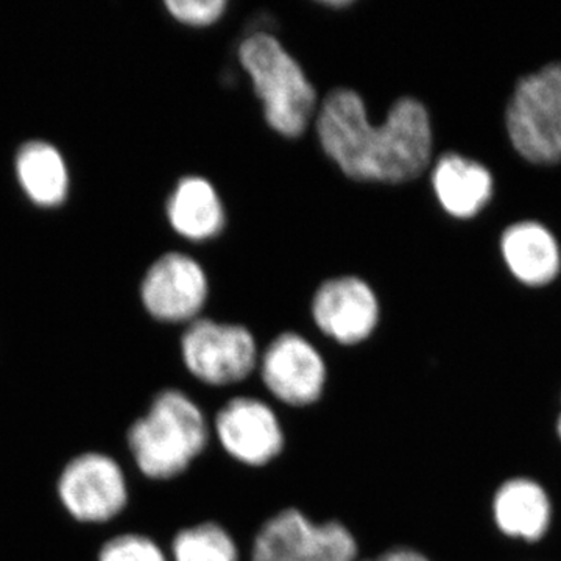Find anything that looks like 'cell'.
<instances>
[{
    "label": "cell",
    "instance_id": "cell-19",
    "mask_svg": "<svg viewBox=\"0 0 561 561\" xmlns=\"http://www.w3.org/2000/svg\"><path fill=\"white\" fill-rule=\"evenodd\" d=\"M169 13L183 24L206 27L220 20L227 10L225 0H169Z\"/></svg>",
    "mask_w": 561,
    "mask_h": 561
},
{
    "label": "cell",
    "instance_id": "cell-14",
    "mask_svg": "<svg viewBox=\"0 0 561 561\" xmlns=\"http://www.w3.org/2000/svg\"><path fill=\"white\" fill-rule=\"evenodd\" d=\"M432 186L446 213L470 219L481 213L493 194V179L481 162L448 153L432 172Z\"/></svg>",
    "mask_w": 561,
    "mask_h": 561
},
{
    "label": "cell",
    "instance_id": "cell-1",
    "mask_svg": "<svg viewBox=\"0 0 561 561\" xmlns=\"http://www.w3.org/2000/svg\"><path fill=\"white\" fill-rule=\"evenodd\" d=\"M324 153L356 181L400 184L419 179L432 158L431 117L416 99H400L373 127L357 92L334 90L317 116Z\"/></svg>",
    "mask_w": 561,
    "mask_h": 561
},
{
    "label": "cell",
    "instance_id": "cell-15",
    "mask_svg": "<svg viewBox=\"0 0 561 561\" xmlns=\"http://www.w3.org/2000/svg\"><path fill=\"white\" fill-rule=\"evenodd\" d=\"M173 230L192 239L205 241L219 234L225 227V209L213 184L201 176L180 181L168 205Z\"/></svg>",
    "mask_w": 561,
    "mask_h": 561
},
{
    "label": "cell",
    "instance_id": "cell-22",
    "mask_svg": "<svg viewBox=\"0 0 561 561\" xmlns=\"http://www.w3.org/2000/svg\"><path fill=\"white\" fill-rule=\"evenodd\" d=\"M556 431H557V437H559L561 440V412H560L559 419H557Z\"/></svg>",
    "mask_w": 561,
    "mask_h": 561
},
{
    "label": "cell",
    "instance_id": "cell-6",
    "mask_svg": "<svg viewBox=\"0 0 561 561\" xmlns=\"http://www.w3.org/2000/svg\"><path fill=\"white\" fill-rule=\"evenodd\" d=\"M181 351L192 375L209 386H230L249 378L256 367L253 335L238 324L197 320L184 332Z\"/></svg>",
    "mask_w": 561,
    "mask_h": 561
},
{
    "label": "cell",
    "instance_id": "cell-11",
    "mask_svg": "<svg viewBox=\"0 0 561 561\" xmlns=\"http://www.w3.org/2000/svg\"><path fill=\"white\" fill-rule=\"evenodd\" d=\"M216 431L224 448L247 465L268 463L284 446L278 419L267 404L254 398H234L219 412Z\"/></svg>",
    "mask_w": 561,
    "mask_h": 561
},
{
    "label": "cell",
    "instance_id": "cell-5",
    "mask_svg": "<svg viewBox=\"0 0 561 561\" xmlns=\"http://www.w3.org/2000/svg\"><path fill=\"white\" fill-rule=\"evenodd\" d=\"M357 542L341 523L313 524L301 512L284 511L262 526L253 561H354Z\"/></svg>",
    "mask_w": 561,
    "mask_h": 561
},
{
    "label": "cell",
    "instance_id": "cell-21",
    "mask_svg": "<svg viewBox=\"0 0 561 561\" xmlns=\"http://www.w3.org/2000/svg\"><path fill=\"white\" fill-rule=\"evenodd\" d=\"M350 3L348 0H327L323 5L332 7V9H343V7H348Z\"/></svg>",
    "mask_w": 561,
    "mask_h": 561
},
{
    "label": "cell",
    "instance_id": "cell-18",
    "mask_svg": "<svg viewBox=\"0 0 561 561\" xmlns=\"http://www.w3.org/2000/svg\"><path fill=\"white\" fill-rule=\"evenodd\" d=\"M99 561H168L157 542L142 535L127 534L103 546Z\"/></svg>",
    "mask_w": 561,
    "mask_h": 561
},
{
    "label": "cell",
    "instance_id": "cell-12",
    "mask_svg": "<svg viewBox=\"0 0 561 561\" xmlns=\"http://www.w3.org/2000/svg\"><path fill=\"white\" fill-rule=\"evenodd\" d=\"M491 516L504 537L535 545L551 529L552 500L540 482L516 476L505 479L494 491Z\"/></svg>",
    "mask_w": 561,
    "mask_h": 561
},
{
    "label": "cell",
    "instance_id": "cell-16",
    "mask_svg": "<svg viewBox=\"0 0 561 561\" xmlns=\"http://www.w3.org/2000/svg\"><path fill=\"white\" fill-rule=\"evenodd\" d=\"M18 176L28 197L41 206L60 205L68 192L69 179L65 160L46 142L22 147L16 160Z\"/></svg>",
    "mask_w": 561,
    "mask_h": 561
},
{
    "label": "cell",
    "instance_id": "cell-7",
    "mask_svg": "<svg viewBox=\"0 0 561 561\" xmlns=\"http://www.w3.org/2000/svg\"><path fill=\"white\" fill-rule=\"evenodd\" d=\"M66 511L81 523H105L124 511L127 481L119 465L101 453H87L70 460L58 481Z\"/></svg>",
    "mask_w": 561,
    "mask_h": 561
},
{
    "label": "cell",
    "instance_id": "cell-13",
    "mask_svg": "<svg viewBox=\"0 0 561 561\" xmlns=\"http://www.w3.org/2000/svg\"><path fill=\"white\" fill-rule=\"evenodd\" d=\"M501 250L515 278L527 286H546L560 273L559 243L538 221H519L508 227L502 234Z\"/></svg>",
    "mask_w": 561,
    "mask_h": 561
},
{
    "label": "cell",
    "instance_id": "cell-20",
    "mask_svg": "<svg viewBox=\"0 0 561 561\" xmlns=\"http://www.w3.org/2000/svg\"><path fill=\"white\" fill-rule=\"evenodd\" d=\"M368 561H431L423 553L413 551V549H394L379 556L378 559Z\"/></svg>",
    "mask_w": 561,
    "mask_h": 561
},
{
    "label": "cell",
    "instance_id": "cell-8",
    "mask_svg": "<svg viewBox=\"0 0 561 561\" xmlns=\"http://www.w3.org/2000/svg\"><path fill=\"white\" fill-rule=\"evenodd\" d=\"M262 381L286 404L308 405L323 393L327 367L319 351L294 332L280 334L262 356Z\"/></svg>",
    "mask_w": 561,
    "mask_h": 561
},
{
    "label": "cell",
    "instance_id": "cell-9",
    "mask_svg": "<svg viewBox=\"0 0 561 561\" xmlns=\"http://www.w3.org/2000/svg\"><path fill=\"white\" fill-rule=\"evenodd\" d=\"M208 298V279L197 261L181 253L160 257L142 283L147 311L161 321L194 319Z\"/></svg>",
    "mask_w": 561,
    "mask_h": 561
},
{
    "label": "cell",
    "instance_id": "cell-10",
    "mask_svg": "<svg viewBox=\"0 0 561 561\" xmlns=\"http://www.w3.org/2000/svg\"><path fill=\"white\" fill-rule=\"evenodd\" d=\"M312 316L324 334L343 345H354L375 331L379 302L365 280L342 276L321 284L313 297Z\"/></svg>",
    "mask_w": 561,
    "mask_h": 561
},
{
    "label": "cell",
    "instance_id": "cell-4",
    "mask_svg": "<svg viewBox=\"0 0 561 561\" xmlns=\"http://www.w3.org/2000/svg\"><path fill=\"white\" fill-rule=\"evenodd\" d=\"M505 125L516 151L535 164L561 161V62L516 84Z\"/></svg>",
    "mask_w": 561,
    "mask_h": 561
},
{
    "label": "cell",
    "instance_id": "cell-17",
    "mask_svg": "<svg viewBox=\"0 0 561 561\" xmlns=\"http://www.w3.org/2000/svg\"><path fill=\"white\" fill-rule=\"evenodd\" d=\"M175 561H239L230 534L216 523L180 531L173 540Z\"/></svg>",
    "mask_w": 561,
    "mask_h": 561
},
{
    "label": "cell",
    "instance_id": "cell-3",
    "mask_svg": "<svg viewBox=\"0 0 561 561\" xmlns=\"http://www.w3.org/2000/svg\"><path fill=\"white\" fill-rule=\"evenodd\" d=\"M239 60L264 103L267 124L286 138L301 136L316 111L317 92L298 61L268 33L243 41Z\"/></svg>",
    "mask_w": 561,
    "mask_h": 561
},
{
    "label": "cell",
    "instance_id": "cell-2",
    "mask_svg": "<svg viewBox=\"0 0 561 561\" xmlns=\"http://www.w3.org/2000/svg\"><path fill=\"white\" fill-rule=\"evenodd\" d=\"M208 426L201 409L179 390L154 398L149 413L128 432L139 470L150 479H171L186 471L205 449Z\"/></svg>",
    "mask_w": 561,
    "mask_h": 561
}]
</instances>
